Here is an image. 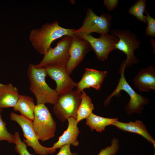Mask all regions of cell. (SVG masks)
Masks as SVG:
<instances>
[{
	"label": "cell",
	"instance_id": "cell-27",
	"mask_svg": "<svg viewBox=\"0 0 155 155\" xmlns=\"http://www.w3.org/2000/svg\"><path fill=\"white\" fill-rule=\"evenodd\" d=\"M70 146V144L63 146L60 148V150L57 155H78L76 153L71 152Z\"/></svg>",
	"mask_w": 155,
	"mask_h": 155
},
{
	"label": "cell",
	"instance_id": "cell-22",
	"mask_svg": "<svg viewBox=\"0 0 155 155\" xmlns=\"http://www.w3.org/2000/svg\"><path fill=\"white\" fill-rule=\"evenodd\" d=\"M2 111L3 109L0 108V141H6L10 143L15 144L14 135L8 131L6 124L2 119L1 114Z\"/></svg>",
	"mask_w": 155,
	"mask_h": 155
},
{
	"label": "cell",
	"instance_id": "cell-17",
	"mask_svg": "<svg viewBox=\"0 0 155 155\" xmlns=\"http://www.w3.org/2000/svg\"><path fill=\"white\" fill-rule=\"evenodd\" d=\"M17 88L12 84L0 83V108H13L16 105L19 95Z\"/></svg>",
	"mask_w": 155,
	"mask_h": 155
},
{
	"label": "cell",
	"instance_id": "cell-12",
	"mask_svg": "<svg viewBox=\"0 0 155 155\" xmlns=\"http://www.w3.org/2000/svg\"><path fill=\"white\" fill-rule=\"evenodd\" d=\"M44 68L47 75L55 82V90L58 95L73 90L76 87L77 83L70 77L65 66L51 65Z\"/></svg>",
	"mask_w": 155,
	"mask_h": 155
},
{
	"label": "cell",
	"instance_id": "cell-2",
	"mask_svg": "<svg viewBox=\"0 0 155 155\" xmlns=\"http://www.w3.org/2000/svg\"><path fill=\"white\" fill-rule=\"evenodd\" d=\"M47 75L45 68H37L30 63L27 70L30 89L34 95L37 104L47 103L54 104L58 97L55 90L50 88L46 82Z\"/></svg>",
	"mask_w": 155,
	"mask_h": 155
},
{
	"label": "cell",
	"instance_id": "cell-21",
	"mask_svg": "<svg viewBox=\"0 0 155 155\" xmlns=\"http://www.w3.org/2000/svg\"><path fill=\"white\" fill-rule=\"evenodd\" d=\"M146 0H139L136 1L129 9V13L134 16L138 20L147 24V22L144 15L146 10Z\"/></svg>",
	"mask_w": 155,
	"mask_h": 155
},
{
	"label": "cell",
	"instance_id": "cell-13",
	"mask_svg": "<svg viewBox=\"0 0 155 155\" xmlns=\"http://www.w3.org/2000/svg\"><path fill=\"white\" fill-rule=\"evenodd\" d=\"M108 73L106 71L86 68L80 80L77 83L76 90L81 92L84 89L90 88L99 90Z\"/></svg>",
	"mask_w": 155,
	"mask_h": 155
},
{
	"label": "cell",
	"instance_id": "cell-26",
	"mask_svg": "<svg viewBox=\"0 0 155 155\" xmlns=\"http://www.w3.org/2000/svg\"><path fill=\"white\" fill-rule=\"evenodd\" d=\"M118 1V0H104L103 3L107 10L111 11L117 6Z\"/></svg>",
	"mask_w": 155,
	"mask_h": 155
},
{
	"label": "cell",
	"instance_id": "cell-3",
	"mask_svg": "<svg viewBox=\"0 0 155 155\" xmlns=\"http://www.w3.org/2000/svg\"><path fill=\"white\" fill-rule=\"evenodd\" d=\"M125 61L124 60L121 65L119 70L120 78L119 83L115 90L105 100L104 106H106L113 97L119 96L120 91L123 90L127 93L130 98L128 104L125 107L127 113L129 115L134 113L140 114L144 108V105L148 103L149 101L146 98L136 92L127 81L124 75L126 67Z\"/></svg>",
	"mask_w": 155,
	"mask_h": 155
},
{
	"label": "cell",
	"instance_id": "cell-6",
	"mask_svg": "<svg viewBox=\"0 0 155 155\" xmlns=\"http://www.w3.org/2000/svg\"><path fill=\"white\" fill-rule=\"evenodd\" d=\"M10 115V120L17 123L21 128L25 138L23 142L27 146L32 148L36 154L39 155H47L55 152L56 150L52 147H45L40 144L33 129L32 121L12 112Z\"/></svg>",
	"mask_w": 155,
	"mask_h": 155
},
{
	"label": "cell",
	"instance_id": "cell-11",
	"mask_svg": "<svg viewBox=\"0 0 155 155\" xmlns=\"http://www.w3.org/2000/svg\"><path fill=\"white\" fill-rule=\"evenodd\" d=\"M92 50L90 45L87 41L75 34L72 36L69 49V57L65 66L69 75L82 61L86 54Z\"/></svg>",
	"mask_w": 155,
	"mask_h": 155
},
{
	"label": "cell",
	"instance_id": "cell-25",
	"mask_svg": "<svg viewBox=\"0 0 155 155\" xmlns=\"http://www.w3.org/2000/svg\"><path fill=\"white\" fill-rule=\"evenodd\" d=\"M146 16L147 26L146 28V35L151 37L155 36V19L150 16V13L146 10L145 12Z\"/></svg>",
	"mask_w": 155,
	"mask_h": 155
},
{
	"label": "cell",
	"instance_id": "cell-14",
	"mask_svg": "<svg viewBox=\"0 0 155 155\" xmlns=\"http://www.w3.org/2000/svg\"><path fill=\"white\" fill-rule=\"evenodd\" d=\"M135 87L141 92L155 90V68L153 65L140 70L134 77Z\"/></svg>",
	"mask_w": 155,
	"mask_h": 155
},
{
	"label": "cell",
	"instance_id": "cell-28",
	"mask_svg": "<svg viewBox=\"0 0 155 155\" xmlns=\"http://www.w3.org/2000/svg\"><path fill=\"white\" fill-rule=\"evenodd\" d=\"M154 155H155V154H154Z\"/></svg>",
	"mask_w": 155,
	"mask_h": 155
},
{
	"label": "cell",
	"instance_id": "cell-1",
	"mask_svg": "<svg viewBox=\"0 0 155 155\" xmlns=\"http://www.w3.org/2000/svg\"><path fill=\"white\" fill-rule=\"evenodd\" d=\"M75 30L62 27L57 21L46 22L40 28L32 30L29 38L34 48L39 54L44 55L53 41L65 36H73Z\"/></svg>",
	"mask_w": 155,
	"mask_h": 155
},
{
	"label": "cell",
	"instance_id": "cell-10",
	"mask_svg": "<svg viewBox=\"0 0 155 155\" xmlns=\"http://www.w3.org/2000/svg\"><path fill=\"white\" fill-rule=\"evenodd\" d=\"M112 17L111 15L104 13L99 16L91 8H88L82 26L75 30L74 33L91 34L92 32L100 35L109 32Z\"/></svg>",
	"mask_w": 155,
	"mask_h": 155
},
{
	"label": "cell",
	"instance_id": "cell-19",
	"mask_svg": "<svg viewBox=\"0 0 155 155\" xmlns=\"http://www.w3.org/2000/svg\"><path fill=\"white\" fill-rule=\"evenodd\" d=\"M117 118H109L96 115L92 113L86 119V124L88 126L91 131L95 130L97 132H102L106 127L118 121Z\"/></svg>",
	"mask_w": 155,
	"mask_h": 155
},
{
	"label": "cell",
	"instance_id": "cell-23",
	"mask_svg": "<svg viewBox=\"0 0 155 155\" xmlns=\"http://www.w3.org/2000/svg\"><path fill=\"white\" fill-rule=\"evenodd\" d=\"M14 135L15 137L14 144L16 145L15 149L16 151L20 155H34L30 154L28 150L27 145L21 140L19 133L16 132Z\"/></svg>",
	"mask_w": 155,
	"mask_h": 155
},
{
	"label": "cell",
	"instance_id": "cell-15",
	"mask_svg": "<svg viewBox=\"0 0 155 155\" xmlns=\"http://www.w3.org/2000/svg\"><path fill=\"white\" fill-rule=\"evenodd\" d=\"M67 120L68 126L67 129L59 137L58 141L55 143L52 147L56 150L66 145L70 144L75 146H78L79 145L78 137L80 130L77 126L78 123L76 119L70 117Z\"/></svg>",
	"mask_w": 155,
	"mask_h": 155
},
{
	"label": "cell",
	"instance_id": "cell-24",
	"mask_svg": "<svg viewBox=\"0 0 155 155\" xmlns=\"http://www.w3.org/2000/svg\"><path fill=\"white\" fill-rule=\"evenodd\" d=\"M119 140L116 137L113 138L111 145L102 149L98 155H115L119 148Z\"/></svg>",
	"mask_w": 155,
	"mask_h": 155
},
{
	"label": "cell",
	"instance_id": "cell-7",
	"mask_svg": "<svg viewBox=\"0 0 155 155\" xmlns=\"http://www.w3.org/2000/svg\"><path fill=\"white\" fill-rule=\"evenodd\" d=\"M72 36H65L62 37L55 47H51L49 49L41 61L35 65L36 67L44 68L49 66L57 65L65 66L69 57Z\"/></svg>",
	"mask_w": 155,
	"mask_h": 155
},
{
	"label": "cell",
	"instance_id": "cell-9",
	"mask_svg": "<svg viewBox=\"0 0 155 155\" xmlns=\"http://www.w3.org/2000/svg\"><path fill=\"white\" fill-rule=\"evenodd\" d=\"M74 34L87 41L90 45L97 58L100 61L106 60L109 53L115 49V45L118 38L114 35L106 33L95 38L91 34L75 33Z\"/></svg>",
	"mask_w": 155,
	"mask_h": 155
},
{
	"label": "cell",
	"instance_id": "cell-8",
	"mask_svg": "<svg viewBox=\"0 0 155 155\" xmlns=\"http://www.w3.org/2000/svg\"><path fill=\"white\" fill-rule=\"evenodd\" d=\"M111 35L117 37L119 40L115 45V50H119L126 55L125 60L126 67L131 66L133 64L137 63L139 61L134 55L135 50L140 48V41L136 36L128 30L121 29L112 30Z\"/></svg>",
	"mask_w": 155,
	"mask_h": 155
},
{
	"label": "cell",
	"instance_id": "cell-18",
	"mask_svg": "<svg viewBox=\"0 0 155 155\" xmlns=\"http://www.w3.org/2000/svg\"><path fill=\"white\" fill-rule=\"evenodd\" d=\"M35 105L33 98L24 95H20L17 102L13 108L15 111L32 121L34 119Z\"/></svg>",
	"mask_w": 155,
	"mask_h": 155
},
{
	"label": "cell",
	"instance_id": "cell-20",
	"mask_svg": "<svg viewBox=\"0 0 155 155\" xmlns=\"http://www.w3.org/2000/svg\"><path fill=\"white\" fill-rule=\"evenodd\" d=\"M94 109L90 98L84 91L81 92V101L77 113L76 120L78 123L81 120L87 119L92 113Z\"/></svg>",
	"mask_w": 155,
	"mask_h": 155
},
{
	"label": "cell",
	"instance_id": "cell-16",
	"mask_svg": "<svg viewBox=\"0 0 155 155\" xmlns=\"http://www.w3.org/2000/svg\"><path fill=\"white\" fill-rule=\"evenodd\" d=\"M111 125L124 131L136 133L142 136L152 144L155 148V140L149 134L146 126L141 121L137 120L134 122L130 121L125 123L117 121L113 123Z\"/></svg>",
	"mask_w": 155,
	"mask_h": 155
},
{
	"label": "cell",
	"instance_id": "cell-5",
	"mask_svg": "<svg viewBox=\"0 0 155 155\" xmlns=\"http://www.w3.org/2000/svg\"><path fill=\"white\" fill-rule=\"evenodd\" d=\"M81 92L72 90L59 95L53 104V111L61 121L68 118H77V111L81 101Z\"/></svg>",
	"mask_w": 155,
	"mask_h": 155
},
{
	"label": "cell",
	"instance_id": "cell-4",
	"mask_svg": "<svg viewBox=\"0 0 155 155\" xmlns=\"http://www.w3.org/2000/svg\"><path fill=\"white\" fill-rule=\"evenodd\" d=\"M32 121L33 129L39 140L45 141L54 137L57 125L48 108L43 104H36Z\"/></svg>",
	"mask_w": 155,
	"mask_h": 155
}]
</instances>
